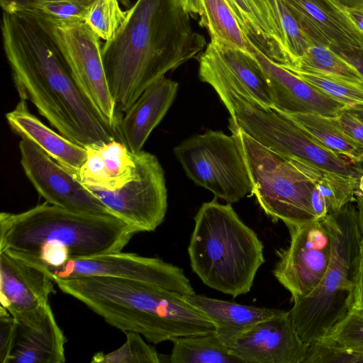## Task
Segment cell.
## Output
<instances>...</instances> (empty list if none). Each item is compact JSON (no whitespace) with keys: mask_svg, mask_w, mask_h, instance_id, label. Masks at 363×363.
Wrapping results in <instances>:
<instances>
[{"mask_svg":"<svg viewBox=\"0 0 363 363\" xmlns=\"http://www.w3.org/2000/svg\"><path fill=\"white\" fill-rule=\"evenodd\" d=\"M1 33L20 99L60 135L84 147L121 140L77 87L45 18L25 9L3 11Z\"/></svg>","mask_w":363,"mask_h":363,"instance_id":"obj_1","label":"cell"},{"mask_svg":"<svg viewBox=\"0 0 363 363\" xmlns=\"http://www.w3.org/2000/svg\"><path fill=\"white\" fill-rule=\"evenodd\" d=\"M181 0H137L101 48L110 92L125 113L156 80L199 56L206 45Z\"/></svg>","mask_w":363,"mask_h":363,"instance_id":"obj_2","label":"cell"},{"mask_svg":"<svg viewBox=\"0 0 363 363\" xmlns=\"http://www.w3.org/2000/svg\"><path fill=\"white\" fill-rule=\"evenodd\" d=\"M139 232L113 214L75 212L47 202L0 213V250L45 268L121 252Z\"/></svg>","mask_w":363,"mask_h":363,"instance_id":"obj_3","label":"cell"},{"mask_svg":"<svg viewBox=\"0 0 363 363\" xmlns=\"http://www.w3.org/2000/svg\"><path fill=\"white\" fill-rule=\"evenodd\" d=\"M55 283L111 325L139 333L154 344L216 333L213 323L183 295L155 284L101 276Z\"/></svg>","mask_w":363,"mask_h":363,"instance_id":"obj_4","label":"cell"},{"mask_svg":"<svg viewBox=\"0 0 363 363\" xmlns=\"http://www.w3.org/2000/svg\"><path fill=\"white\" fill-rule=\"evenodd\" d=\"M191 267L208 287L235 298L248 293L264 262V245L230 203H203L188 246Z\"/></svg>","mask_w":363,"mask_h":363,"instance_id":"obj_5","label":"cell"},{"mask_svg":"<svg viewBox=\"0 0 363 363\" xmlns=\"http://www.w3.org/2000/svg\"><path fill=\"white\" fill-rule=\"evenodd\" d=\"M322 220L331 239L328 267L316 288L289 311L301 338L311 345L349 311L360 238L356 206L348 203Z\"/></svg>","mask_w":363,"mask_h":363,"instance_id":"obj_6","label":"cell"},{"mask_svg":"<svg viewBox=\"0 0 363 363\" xmlns=\"http://www.w3.org/2000/svg\"><path fill=\"white\" fill-rule=\"evenodd\" d=\"M212 87L230 115L229 125L261 145L286 158L347 177L363 174L347 159L312 139L284 113L260 105L223 82H215Z\"/></svg>","mask_w":363,"mask_h":363,"instance_id":"obj_7","label":"cell"},{"mask_svg":"<svg viewBox=\"0 0 363 363\" xmlns=\"http://www.w3.org/2000/svg\"><path fill=\"white\" fill-rule=\"evenodd\" d=\"M236 136L250 177L253 194L264 213L286 225L317 219L311 179L292 161L255 141L240 128L229 125Z\"/></svg>","mask_w":363,"mask_h":363,"instance_id":"obj_8","label":"cell"},{"mask_svg":"<svg viewBox=\"0 0 363 363\" xmlns=\"http://www.w3.org/2000/svg\"><path fill=\"white\" fill-rule=\"evenodd\" d=\"M174 152L186 175L228 203L252 195V183L236 136L208 130L182 141Z\"/></svg>","mask_w":363,"mask_h":363,"instance_id":"obj_9","label":"cell"},{"mask_svg":"<svg viewBox=\"0 0 363 363\" xmlns=\"http://www.w3.org/2000/svg\"><path fill=\"white\" fill-rule=\"evenodd\" d=\"M45 20L77 87L102 121L120 135L116 104L102 60L101 38L85 22Z\"/></svg>","mask_w":363,"mask_h":363,"instance_id":"obj_10","label":"cell"},{"mask_svg":"<svg viewBox=\"0 0 363 363\" xmlns=\"http://www.w3.org/2000/svg\"><path fill=\"white\" fill-rule=\"evenodd\" d=\"M135 172L114 190L87 187L109 211L140 232L154 231L163 221L167 209L164 172L154 155L133 153Z\"/></svg>","mask_w":363,"mask_h":363,"instance_id":"obj_11","label":"cell"},{"mask_svg":"<svg viewBox=\"0 0 363 363\" xmlns=\"http://www.w3.org/2000/svg\"><path fill=\"white\" fill-rule=\"evenodd\" d=\"M286 227L289 245L276 251L272 272L294 301L308 296L322 280L330 263L331 239L321 220Z\"/></svg>","mask_w":363,"mask_h":363,"instance_id":"obj_12","label":"cell"},{"mask_svg":"<svg viewBox=\"0 0 363 363\" xmlns=\"http://www.w3.org/2000/svg\"><path fill=\"white\" fill-rule=\"evenodd\" d=\"M54 281L84 277H110L155 284L183 296L195 293L182 269L155 257L118 252L77 258L45 268Z\"/></svg>","mask_w":363,"mask_h":363,"instance_id":"obj_13","label":"cell"},{"mask_svg":"<svg viewBox=\"0 0 363 363\" xmlns=\"http://www.w3.org/2000/svg\"><path fill=\"white\" fill-rule=\"evenodd\" d=\"M18 147L25 174L47 203L75 212L112 214L72 172L36 145L21 139Z\"/></svg>","mask_w":363,"mask_h":363,"instance_id":"obj_14","label":"cell"},{"mask_svg":"<svg viewBox=\"0 0 363 363\" xmlns=\"http://www.w3.org/2000/svg\"><path fill=\"white\" fill-rule=\"evenodd\" d=\"M311 345L305 342L283 311L239 337L230 350L242 363H305Z\"/></svg>","mask_w":363,"mask_h":363,"instance_id":"obj_15","label":"cell"},{"mask_svg":"<svg viewBox=\"0 0 363 363\" xmlns=\"http://www.w3.org/2000/svg\"><path fill=\"white\" fill-rule=\"evenodd\" d=\"M198 60L200 79H219L260 105L274 108L268 81L252 53L210 41Z\"/></svg>","mask_w":363,"mask_h":363,"instance_id":"obj_16","label":"cell"},{"mask_svg":"<svg viewBox=\"0 0 363 363\" xmlns=\"http://www.w3.org/2000/svg\"><path fill=\"white\" fill-rule=\"evenodd\" d=\"M54 284L45 267L0 250L1 307L13 318L46 306Z\"/></svg>","mask_w":363,"mask_h":363,"instance_id":"obj_17","label":"cell"},{"mask_svg":"<svg viewBox=\"0 0 363 363\" xmlns=\"http://www.w3.org/2000/svg\"><path fill=\"white\" fill-rule=\"evenodd\" d=\"M268 81L274 108L284 113H314L337 117L350 106L338 101L276 63L253 47Z\"/></svg>","mask_w":363,"mask_h":363,"instance_id":"obj_18","label":"cell"},{"mask_svg":"<svg viewBox=\"0 0 363 363\" xmlns=\"http://www.w3.org/2000/svg\"><path fill=\"white\" fill-rule=\"evenodd\" d=\"M9 363H64L66 338L49 303L14 318Z\"/></svg>","mask_w":363,"mask_h":363,"instance_id":"obj_19","label":"cell"},{"mask_svg":"<svg viewBox=\"0 0 363 363\" xmlns=\"http://www.w3.org/2000/svg\"><path fill=\"white\" fill-rule=\"evenodd\" d=\"M312 45L363 48V33L331 0H283Z\"/></svg>","mask_w":363,"mask_h":363,"instance_id":"obj_20","label":"cell"},{"mask_svg":"<svg viewBox=\"0 0 363 363\" xmlns=\"http://www.w3.org/2000/svg\"><path fill=\"white\" fill-rule=\"evenodd\" d=\"M225 1L253 47L277 64H290L275 0Z\"/></svg>","mask_w":363,"mask_h":363,"instance_id":"obj_21","label":"cell"},{"mask_svg":"<svg viewBox=\"0 0 363 363\" xmlns=\"http://www.w3.org/2000/svg\"><path fill=\"white\" fill-rule=\"evenodd\" d=\"M179 84L164 76L148 86L120 122L123 143L132 153L142 150L153 129L172 104Z\"/></svg>","mask_w":363,"mask_h":363,"instance_id":"obj_22","label":"cell"},{"mask_svg":"<svg viewBox=\"0 0 363 363\" xmlns=\"http://www.w3.org/2000/svg\"><path fill=\"white\" fill-rule=\"evenodd\" d=\"M12 130L40 147L53 160L76 175L86 159V150L45 125L20 99L15 108L6 114Z\"/></svg>","mask_w":363,"mask_h":363,"instance_id":"obj_23","label":"cell"},{"mask_svg":"<svg viewBox=\"0 0 363 363\" xmlns=\"http://www.w3.org/2000/svg\"><path fill=\"white\" fill-rule=\"evenodd\" d=\"M86 159L74 175L86 187L114 190L134 174L135 162L125 145L117 140L85 147Z\"/></svg>","mask_w":363,"mask_h":363,"instance_id":"obj_24","label":"cell"},{"mask_svg":"<svg viewBox=\"0 0 363 363\" xmlns=\"http://www.w3.org/2000/svg\"><path fill=\"white\" fill-rule=\"evenodd\" d=\"M184 297L213 323L216 333L230 349L239 337L255 325L283 311L276 308L242 305L196 294Z\"/></svg>","mask_w":363,"mask_h":363,"instance_id":"obj_25","label":"cell"},{"mask_svg":"<svg viewBox=\"0 0 363 363\" xmlns=\"http://www.w3.org/2000/svg\"><path fill=\"white\" fill-rule=\"evenodd\" d=\"M312 139L353 164L363 161V147L347 134L337 117L314 113H284Z\"/></svg>","mask_w":363,"mask_h":363,"instance_id":"obj_26","label":"cell"},{"mask_svg":"<svg viewBox=\"0 0 363 363\" xmlns=\"http://www.w3.org/2000/svg\"><path fill=\"white\" fill-rule=\"evenodd\" d=\"M202 15L199 24L205 27L211 41L251 52L253 46L242 33L238 21L225 0H201Z\"/></svg>","mask_w":363,"mask_h":363,"instance_id":"obj_27","label":"cell"},{"mask_svg":"<svg viewBox=\"0 0 363 363\" xmlns=\"http://www.w3.org/2000/svg\"><path fill=\"white\" fill-rule=\"evenodd\" d=\"M171 341L172 363H242L231 354L216 333L176 337Z\"/></svg>","mask_w":363,"mask_h":363,"instance_id":"obj_28","label":"cell"},{"mask_svg":"<svg viewBox=\"0 0 363 363\" xmlns=\"http://www.w3.org/2000/svg\"><path fill=\"white\" fill-rule=\"evenodd\" d=\"M313 183L325 198L328 213L340 210L348 203L354 202L358 194L359 179L320 169L301 161L290 159Z\"/></svg>","mask_w":363,"mask_h":363,"instance_id":"obj_29","label":"cell"},{"mask_svg":"<svg viewBox=\"0 0 363 363\" xmlns=\"http://www.w3.org/2000/svg\"><path fill=\"white\" fill-rule=\"evenodd\" d=\"M282 66V65H281ZM290 71L327 76L363 84V77L329 47L312 45L290 65Z\"/></svg>","mask_w":363,"mask_h":363,"instance_id":"obj_30","label":"cell"},{"mask_svg":"<svg viewBox=\"0 0 363 363\" xmlns=\"http://www.w3.org/2000/svg\"><path fill=\"white\" fill-rule=\"evenodd\" d=\"M314 343L325 347L363 350V311H348Z\"/></svg>","mask_w":363,"mask_h":363,"instance_id":"obj_31","label":"cell"},{"mask_svg":"<svg viewBox=\"0 0 363 363\" xmlns=\"http://www.w3.org/2000/svg\"><path fill=\"white\" fill-rule=\"evenodd\" d=\"M126 342L117 350L107 354L98 352L91 362L97 363H159L161 362L155 349L135 332H125Z\"/></svg>","mask_w":363,"mask_h":363,"instance_id":"obj_32","label":"cell"},{"mask_svg":"<svg viewBox=\"0 0 363 363\" xmlns=\"http://www.w3.org/2000/svg\"><path fill=\"white\" fill-rule=\"evenodd\" d=\"M127 15L118 0H98L91 6L84 22L101 38L111 40Z\"/></svg>","mask_w":363,"mask_h":363,"instance_id":"obj_33","label":"cell"},{"mask_svg":"<svg viewBox=\"0 0 363 363\" xmlns=\"http://www.w3.org/2000/svg\"><path fill=\"white\" fill-rule=\"evenodd\" d=\"M291 72L330 97L350 107L363 105V84H362L327 76Z\"/></svg>","mask_w":363,"mask_h":363,"instance_id":"obj_34","label":"cell"},{"mask_svg":"<svg viewBox=\"0 0 363 363\" xmlns=\"http://www.w3.org/2000/svg\"><path fill=\"white\" fill-rule=\"evenodd\" d=\"M90 7L71 1L53 0L29 3L23 9L50 21L84 22Z\"/></svg>","mask_w":363,"mask_h":363,"instance_id":"obj_35","label":"cell"},{"mask_svg":"<svg viewBox=\"0 0 363 363\" xmlns=\"http://www.w3.org/2000/svg\"><path fill=\"white\" fill-rule=\"evenodd\" d=\"M275 2L290 58L288 65H290L302 57L312 44L284 1L275 0Z\"/></svg>","mask_w":363,"mask_h":363,"instance_id":"obj_36","label":"cell"},{"mask_svg":"<svg viewBox=\"0 0 363 363\" xmlns=\"http://www.w3.org/2000/svg\"><path fill=\"white\" fill-rule=\"evenodd\" d=\"M363 362V350L330 347L311 344L305 363Z\"/></svg>","mask_w":363,"mask_h":363,"instance_id":"obj_37","label":"cell"},{"mask_svg":"<svg viewBox=\"0 0 363 363\" xmlns=\"http://www.w3.org/2000/svg\"><path fill=\"white\" fill-rule=\"evenodd\" d=\"M354 202L358 213L360 238L349 311H363V194L356 195Z\"/></svg>","mask_w":363,"mask_h":363,"instance_id":"obj_38","label":"cell"},{"mask_svg":"<svg viewBox=\"0 0 363 363\" xmlns=\"http://www.w3.org/2000/svg\"><path fill=\"white\" fill-rule=\"evenodd\" d=\"M15 319L6 309L0 308V361L9 363Z\"/></svg>","mask_w":363,"mask_h":363,"instance_id":"obj_39","label":"cell"},{"mask_svg":"<svg viewBox=\"0 0 363 363\" xmlns=\"http://www.w3.org/2000/svg\"><path fill=\"white\" fill-rule=\"evenodd\" d=\"M337 118L344 131L363 147V123L349 109L345 110Z\"/></svg>","mask_w":363,"mask_h":363,"instance_id":"obj_40","label":"cell"},{"mask_svg":"<svg viewBox=\"0 0 363 363\" xmlns=\"http://www.w3.org/2000/svg\"><path fill=\"white\" fill-rule=\"evenodd\" d=\"M332 50L352 66L363 77V48L353 47L344 49L333 48Z\"/></svg>","mask_w":363,"mask_h":363,"instance_id":"obj_41","label":"cell"},{"mask_svg":"<svg viewBox=\"0 0 363 363\" xmlns=\"http://www.w3.org/2000/svg\"><path fill=\"white\" fill-rule=\"evenodd\" d=\"M344 10L352 23L363 33V7Z\"/></svg>","mask_w":363,"mask_h":363,"instance_id":"obj_42","label":"cell"},{"mask_svg":"<svg viewBox=\"0 0 363 363\" xmlns=\"http://www.w3.org/2000/svg\"><path fill=\"white\" fill-rule=\"evenodd\" d=\"M29 0H0L3 11H15L26 6Z\"/></svg>","mask_w":363,"mask_h":363,"instance_id":"obj_43","label":"cell"},{"mask_svg":"<svg viewBox=\"0 0 363 363\" xmlns=\"http://www.w3.org/2000/svg\"><path fill=\"white\" fill-rule=\"evenodd\" d=\"M181 1L190 14H197L199 16L202 15L201 0H181Z\"/></svg>","mask_w":363,"mask_h":363,"instance_id":"obj_44","label":"cell"},{"mask_svg":"<svg viewBox=\"0 0 363 363\" xmlns=\"http://www.w3.org/2000/svg\"><path fill=\"white\" fill-rule=\"evenodd\" d=\"M342 9L363 7V0H331Z\"/></svg>","mask_w":363,"mask_h":363,"instance_id":"obj_45","label":"cell"},{"mask_svg":"<svg viewBox=\"0 0 363 363\" xmlns=\"http://www.w3.org/2000/svg\"><path fill=\"white\" fill-rule=\"evenodd\" d=\"M361 122L363 123V105H355L348 108Z\"/></svg>","mask_w":363,"mask_h":363,"instance_id":"obj_46","label":"cell"},{"mask_svg":"<svg viewBox=\"0 0 363 363\" xmlns=\"http://www.w3.org/2000/svg\"><path fill=\"white\" fill-rule=\"evenodd\" d=\"M53 1V0H29L28 4L29 3L36 2V1ZM67 1H74V2H77V3H79V4H83V5H85L86 6H89L90 7L92 4H94L98 0H67Z\"/></svg>","mask_w":363,"mask_h":363,"instance_id":"obj_47","label":"cell"},{"mask_svg":"<svg viewBox=\"0 0 363 363\" xmlns=\"http://www.w3.org/2000/svg\"><path fill=\"white\" fill-rule=\"evenodd\" d=\"M359 189L363 194V174L359 179Z\"/></svg>","mask_w":363,"mask_h":363,"instance_id":"obj_48","label":"cell"},{"mask_svg":"<svg viewBox=\"0 0 363 363\" xmlns=\"http://www.w3.org/2000/svg\"><path fill=\"white\" fill-rule=\"evenodd\" d=\"M355 165L363 172V161L355 164Z\"/></svg>","mask_w":363,"mask_h":363,"instance_id":"obj_49","label":"cell"}]
</instances>
